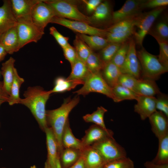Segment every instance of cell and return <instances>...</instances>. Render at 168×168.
I'll use <instances>...</instances> for the list:
<instances>
[{
    "label": "cell",
    "mask_w": 168,
    "mask_h": 168,
    "mask_svg": "<svg viewBox=\"0 0 168 168\" xmlns=\"http://www.w3.org/2000/svg\"><path fill=\"white\" fill-rule=\"evenodd\" d=\"M64 55L65 58L70 63L72 66L78 58L75 49L68 44L63 48Z\"/></svg>",
    "instance_id": "ee69618b"
},
{
    "label": "cell",
    "mask_w": 168,
    "mask_h": 168,
    "mask_svg": "<svg viewBox=\"0 0 168 168\" xmlns=\"http://www.w3.org/2000/svg\"><path fill=\"white\" fill-rule=\"evenodd\" d=\"M56 168H62L60 164L59 159V156L58 155V156L57 160L56 161Z\"/></svg>",
    "instance_id": "db71d44e"
},
{
    "label": "cell",
    "mask_w": 168,
    "mask_h": 168,
    "mask_svg": "<svg viewBox=\"0 0 168 168\" xmlns=\"http://www.w3.org/2000/svg\"><path fill=\"white\" fill-rule=\"evenodd\" d=\"M20 49L31 42H37L44 34V30L35 25L30 18L17 19L16 25Z\"/></svg>",
    "instance_id": "5b68a950"
},
{
    "label": "cell",
    "mask_w": 168,
    "mask_h": 168,
    "mask_svg": "<svg viewBox=\"0 0 168 168\" xmlns=\"http://www.w3.org/2000/svg\"><path fill=\"white\" fill-rule=\"evenodd\" d=\"M9 96L6 93L3 88V82L0 81V99L3 100L8 101Z\"/></svg>",
    "instance_id": "f907efd6"
},
{
    "label": "cell",
    "mask_w": 168,
    "mask_h": 168,
    "mask_svg": "<svg viewBox=\"0 0 168 168\" xmlns=\"http://www.w3.org/2000/svg\"><path fill=\"white\" fill-rule=\"evenodd\" d=\"M53 9L55 16L92 23L90 17L81 12L73 1L65 0H44Z\"/></svg>",
    "instance_id": "277c9868"
},
{
    "label": "cell",
    "mask_w": 168,
    "mask_h": 168,
    "mask_svg": "<svg viewBox=\"0 0 168 168\" xmlns=\"http://www.w3.org/2000/svg\"><path fill=\"white\" fill-rule=\"evenodd\" d=\"M49 33L54 38L62 49L66 47L69 44L68 43L69 38L63 35L57 30L54 27L52 26L50 28Z\"/></svg>",
    "instance_id": "f6af8a7d"
},
{
    "label": "cell",
    "mask_w": 168,
    "mask_h": 168,
    "mask_svg": "<svg viewBox=\"0 0 168 168\" xmlns=\"http://www.w3.org/2000/svg\"><path fill=\"white\" fill-rule=\"evenodd\" d=\"M84 83L83 81L69 80L62 77H59L55 79L54 86L50 91L51 93L63 92L70 91L77 86L83 84Z\"/></svg>",
    "instance_id": "83f0119b"
},
{
    "label": "cell",
    "mask_w": 168,
    "mask_h": 168,
    "mask_svg": "<svg viewBox=\"0 0 168 168\" xmlns=\"http://www.w3.org/2000/svg\"><path fill=\"white\" fill-rule=\"evenodd\" d=\"M156 98V108L163 113L168 118V97L161 92L157 95Z\"/></svg>",
    "instance_id": "7bdbcfd3"
},
{
    "label": "cell",
    "mask_w": 168,
    "mask_h": 168,
    "mask_svg": "<svg viewBox=\"0 0 168 168\" xmlns=\"http://www.w3.org/2000/svg\"><path fill=\"white\" fill-rule=\"evenodd\" d=\"M64 148H71L82 150L83 148L82 142L73 135L70 128L69 119L67 121L62 136Z\"/></svg>",
    "instance_id": "d4e9b609"
},
{
    "label": "cell",
    "mask_w": 168,
    "mask_h": 168,
    "mask_svg": "<svg viewBox=\"0 0 168 168\" xmlns=\"http://www.w3.org/2000/svg\"><path fill=\"white\" fill-rule=\"evenodd\" d=\"M50 23L62 25L80 34L96 35L106 38L108 33L106 29H100L92 26L84 22L56 16L52 18Z\"/></svg>",
    "instance_id": "9c48e42d"
},
{
    "label": "cell",
    "mask_w": 168,
    "mask_h": 168,
    "mask_svg": "<svg viewBox=\"0 0 168 168\" xmlns=\"http://www.w3.org/2000/svg\"><path fill=\"white\" fill-rule=\"evenodd\" d=\"M85 63L91 73L101 72L105 65L99 55L94 52L93 50L87 58Z\"/></svg>",
    "instance_id": "74e56055"
},
{
    "label": "cell",
    "mask_w": 168,
    "mask_h": 168,
    "mask_svg": "<svg viewBox=\"0 0 168 168\" xmlns=\"http://www.w3.org/2000/svg\"><path fill=\"white\" fill-rule=\"evenodd\" d=\"M73 44L78 58L85 63L87 58L92 50L77 34L76 36Z\"/></svg>",
    "instance_id": "d590c367"
},
{
    "label": "cell",
    "mask_w": 168,
    "mask_h": 168,
    "mask_svg": "<svg viewBox=\"0 0 168 168\" xmlns=\"http://www.w3.org/2000/svg\"><path fill=\"white\" fill-rule=\"evenodd\" d=\"M135 92L138 96H154L161 92L155 80L141 78L138 80Z\"/></svg>",
    "instance_id": "7402d4cb"
},
{
    "label": "cell",
    "mask_w": 168,
    "mask_h": 168,
    "mask_svg": "<svg viewBox=\"0 0 168 168\" xmlns=\"http://www.w3.org/2000/svg\"><path fill=\"white\" fill-rule=\"evenodd\" d=\"M51 94L50 90L45 91L41 86H30L24 92V98L21 99L19 103L30 110L44 131L48 127L46 119L45 105Z\"/></svg>",
    "instance_id": "6da1fadb"
},
{
    "label": "cell",
    "mask_w": 168,
    "mask_h": 168,
    "mask_svg": "<svg viewBox=\"0 0 168 168\" xmlns=\"http://www.w3.org/2000/svg\"></svg>",
    "instance_id": "94428289"
},
{
    "label": "cell",
    "mask_w": 168,
    "mask_h": 168,
    "mask_svg": "<svg viewBox=\"0 0 168 168\" xmlns=\"http://www.w3.org/2000/svg\"><path fill=\"white\" fill-rule=\"evenodd\" d=\"M69 168H86L84 161L82 156L77 161Z\"/></svg>",
    "instance_id": "816d5d0a"
},
{
    "label": "cell",
    "mask_w": 168,
    "mask_h": 168,
    "mask_svg": "<svg viewBox=\"0 0 168 168\" xmlns=\"http://www.w3.org/2000/svg\"><path fill=\"white\" fill-rule=\"evenodd\" d=\"M138 15L118 21L106 29L108 32L112 33L126 31L133 29Z\"/></svg>",
    "instance_id": "836d02e7"
},
{
    "label": "cell",
    "mask_w": 168,
    "mask_h": 168,
    "mask_svg": "<svg viewBox=\"0 0 168 168\" xmlns=\"http://www.w3.org/2000/svg\"><path fill=\"white\" fill-rule=\"evenodd\" d=\"M15 59L12 57L2 64L1 73L2 76L3 81V88L5 91L9 96L13 82Z\"/></svg>",
    "instance_id": "44dd1931"
},
{
    "label": "cell",
    "mask_w": 168,
    "mask_h": 168,
    "mask_svg": "<svg viewBox=\"0 0 168 168\" xmlns=\"http://www.w3.org/2000/svg\"><path fill=\"white\" fill-rule=\"evenodd\" d=\"M102 71V76L110 86L112 88L118 84L122 73L120 69L112 61L105 64Z\"/></svg>",
    "instance_id": "cb8c5ba5"
},
{
    "label": "cell",
    "mask_w": 168,
    "mask_h": 168,
    "mask_svg": "<svg viewBox=\"0 0 168 168\" xmlns=\"http://www.w3.org/2000/svg\"><path fill=\"white\" fill-rule=\"evenodd\" d=\"M148 119L152 130L158 139L168 134V118L163 113L156 110Z\"/></svg>",
    "instance_id": "9a60e30c"
},
{
    "label": "cell",
    "mask_w": 168,
    "mask_h": 168,
    "mask_svg": "<svg viewBox=\"0 0 168 168\" xmlns=\"http://www.w3.org/2000/svg\"><path fill=\"white\" fill-rule=\"evenodd\" d=\"M83 86L73 93L77 95L85 96L91 92L103 94L113 99L112 88L110 86L103 78L101 72L90 73L84 81Z\"/></svg>",
    "instance_id": "8992f818"
},
{
    "label": "cell",
    "mask_w": 168,
    "mask_h": 168,
    "mask_svg": "<svg viewBox=\"0 0 168 168\" xmlns=\"http://www.w3.org/2000/svg\"><path fill=\"white\" fill-rule=\"evenodd\" d=\"M114 133L111 130L104 129L97 125L91 126L85 131V134L81 141L83 147L91 146L95 143L108 137H113Z\"/></svg>",
    "instance_id": "4fadbf2b"
},
{
    "label": "cell",
    "mask_w": 168,
    "mask_h": 168,
    "mask_svg": "<svg viewBox=\"0 0 168 168\" xmlns=\"http://www.w3.org/2000/svg\"><path fill=\"white\" fill-rule=\"evenodd\" d=\"M113 101L119 102L125 100H136L138 95L134 91L117 84L112 88Z\"/></svg>",
    "instance_id": "f546056e"
},
{
    "label": "cell",
    "mask_w": 168,
    "mask_h": 168,
    "mask_svg": "<svg viewBox=\"0 0 168 168\" xmlns=\"http://www.w3.org/2000/svg\"><path fill=\"white\" fill-rule=\"evenodd\" d=\"M107 110L102 106L99 107L96 110L91 114H87L84 116L83 119L86 122L94 123L102 128L106 129L104 119L105 114Z\"/></svg>",
    "instance_id": "e575fe53"
},
{
    "label": "cell",
    "mask_w": 168,
    "mask_h": 168,
    "mask_svg": "<svg viewBox=\"0 0 168 168\" xmlns=\"http://www.w3.org/2000/svg\"><path fill=\"white\" fill-rule=\"evenodd\" d=\"M156 40L159 46V54L157 56L161 64L168 69V44L167 40H164L156 35L153 31L148 33Z\"/></svg>",
    "instance_id": "d6a6232c"
},
{
    "label": "cell",
    "mask_w": 168,
    "mask_h": 168,
    "mask_svg": "<svg viewBox=\"0 0 168 168\" xmlns=\"http://www.w3.org/2000/svg\"><path fill=\"white\" fill-rule=\"evenodd\" d=\"M158 152L151 161L156 164H168V134L158 139Z\"/></svg>",
    "instance_id": "4dcf8cb0"
},
{
    "label": "cell",
    "mask_w": 168,
    "mask_h": 168,
    "mask_svg": "<svg viewBox=\"0 0 168 168\" xmlns=\"http://www.w3.org/2000/svg\"><path fill=\"white\" fill-rule=\"evenodd\" d=\"M86 5V10L89 13H93L99 5L102 2L101 0H83Z\"/></svg>",
    "instance_id": "c3c4849f"
},
{
    "label": "cell",
    "mask_w": 168,
    "mask_h": 168,
    "mask_svg": "<svg viewBox=\"0 0 168 168\" xmlns=\"http://www.w3.org/2000/svg\"><path fill=\"white\" fill-rule=\"evenodd\" d=\"M40 0H11L12 10L16 19L30 18L32 9Z\"/></svg>",
    "instance_id": "e0dca14e"
},
{
    "label": "cell",
    "mask_w": 168,
    "mask_h": 168,
    "mask_svg": "<svg viewBox=\"0 0 168 168\" xmlns=\"http://www.w3.org/2000/svg\"><path fill=\"white\" fill-rule=\"evenodd\" d=\"M77 34L93 51L101 50L109 43L105 38L99 36Z\"/></svg>",
    "instance_id": "1f68e13d"
},
{
    "label": "cell",
    "mask_w": 168,
    "mask_h": 168,
    "mask_svg": "<svg viewBox=\"0 0 168 168\" xmlns=\"http://www.w3.org/2000/svg\"><path fill=\"white\" fill-rule=\"evenodd\" d=\"M54 16L55 14L51 7L44 0H40L33 7L30 18L35 25L44 30L45 28Z\"/></svg>",
    "instance_id": "30bf717a"
},
{
    "label": "cell",
    "mask_w": 168,
    "mask_h": 168,
    "mask_svg": "<svg viewBox=\"0 0 168 168\" xmlns=\"http://www.w3.org/2000/svg\"><path fill=\"white\" fill-rule=\"evenodd\" d=\"M144 166L146 168H168V164H156L151 161H146Z\"/></svg>",
    "instance_id": "681fc988"
},
{
    "label": "cell",
    "mask_w": 168,
    "mask_h": 168,
    "mask_svg": "<svg viewBox=\"0 0 168 168\" xmlns=\"http://www.w3.org/2000/svg\"><path fill=\"white\" fill-rule=\"evenodd\" d=\"M134 106V111L140 116L142 120H144L156 111V98L154 96H138Z\"/></svg>",
    "instance_id": "5bb4252c"
},
{
    "label": "cell",
    "mask_w": 168,
    "mask_h": 168,
    "mask_svg": "<svg viewBox=\"0 0 168 168\" xmlns=\"http://www.w3.org/2000/svg\"><path fill=\"white\" fill-rule=\"evenodd\" d=\"M168 5V0H145L142 6V9L145 8H156L166 7Z\"/></svg>",
    "instance_id": "7dc6e473"
},
{
    "label": "cell",
    "mask_w": 168,
    "mask_h": 168,
    "mask_svg": "<svg viewBox=\"0 0 168 168\" xmlns=\"http://www.w3.org/2000/svg\"><path fill=\"white\" fill-rule=\"evenodd\" d=\"M79 97L65 99L59 108L53 110H46V119L48 126H50L56 139L59 155L64 149L62 142V136L68 115L79 102Z\"/></svg>",
    "instance_id": "7a4b0ae2"
},
{
    "label": "cell",
    "mask_w": 168,
    "mask_h": 168,
    "mask_svg": "<svg viewBox=\"0 0 168 168\" xmlns=\"http://www.w3.org/2000/svg\"><path fill=\"white\" fill-rule=\"evenodd\" d=\"M91 23L101 24L111 20L112 14L110 3L107 1L102 2L90 16Z\"/></svg>",
    "instance_id": "603a6c76"
},
{
    "label": "cell",
    "mask_w": 168,
    "mask_h": 168,
    "mask_svg": "<svg viewBox=\"0 0 168 168\" xmlns=\"http://www.w3.org/2000/svg\"><path fill=\"white\" fill-rule=\"evenodd\" d=\"M144 0H127L119 10L112 13V21L114 24L122 20L136 16L140 13Z\"/></svg>",
    "instance_id": "7c38bea8"
},
{
    "label": "cell",
    "mask_w": 168,
    "mask_h": 168,
    "mask_svg": "<svg viewBox=\"0 0 168 168\" xmlns=\"http://www.w3.org/2000/svg\"><path fill=\"white\" fill-rule=\"evenodd\" d=\"M122 73L130 74L137 79L141 78V66L137 54L136 43L133 38L129 41V47L123 67Z\"/></svg>",
    "instance_id": "8fae6325"
},
{
    "label": "cell",
    "mask_w": 168,
    "mask_h": 168,
    "mask_svg": "<svg viewBox=\"0 0 168 168\" xmlns=\"http://www.w3.org/2000/svg\"><path fill=\"white\" fill-rule=\"evenodd\" d=\"M46 136L47 150V159L51 168H56L57 158L59 155L58 146L56 139L51 128L48 127L44 130Z\"/></svg>",
    "instance_id": "d6986e66"
},
{
    "label": "cell",
    "mask_w": 168,
    "mask_h": 168,
    "mask_svg": "<svg viewBox=\"0 0 168 168\" xmlns=\"http://www.w3.org/2000/svg\"><path fill=\"white\" fill-rule=\"evenodd\" d=\"M44 168H51L47 161L45 163Z\"/></svg>",
    "instance_id": "11a10c76"
},
{
    "label": "cell",
    "mask_w": 168,
    "mask_h": 168,
    "mask_svg": "<svg viewBox=\"0 0 168 168\" xmlns=\"http://www.w3.org/2000/svg\"><path fill=\"white\" fill-rule=\"evenodd\" d=\"M4 168V167H3V168Z\"/></svg>",
    "instance_id": "91938a15"
},
{
    "label": "cell",
    "mask_w": 168,
    "mask_h": 168,
    "mask_svg": "<svg viewBox=\"0 0 168 168\" xmlns=\"http://www.w3.org/2000/svg\"><path fill=\"white\" fill-rule=\"evenodd\" d=\"M133 161L127 157L105 163L102 168H134Z\"/></svg>",
    "instance_id": "60d3db41"
},
{
    "label": "cell",
    "mask_w": 168,
    "mask_h": 168,
    "mask_svg": "<svg viewBox=\"0 0 168 168\" xmlns=\"http://www.w3.org/2000/svg\"><path fill=\"white\" fill-rule=\"evenodd\" d=\"M30 168H37L35 165L31 166Z\"/></svg>",
    "instance_id": "6f0895ef"
},
{
    "label": "cell",
    "mask_w": 168,
    "mask_h": 168,
    "mask_svg": "<svg viewBox=\"0 0 168 168\" xmlns=\"http://www.w3.org/2000/svg\"><path fill=\"white\" fill-rule=\"evenodd\" d=\"M129 47V41L122 44L111 61L121 70L124 64Z\"/></svg>",
    "instance_id": "f35d334b"
},
{
    "label": "cell",
    "mask_w": 168,
    "mask_h": 168,
    "mask_svg": "<svg viewBox=\"0 0 168 168\" xmlns=\"http://www.w3.org/2000/svg\"><path fill=\"white\" fill-rule=\"evenodd\" d=\"M81 150L71 148H64L59 159L62 168H69L81 157Z\"/></svg>",
    "instance_id": "4316f807"
},
{
    "label": "cell",
    "mask_w": 168,
    "mask_h": 168,
    "mask_svg": "<svg viewBox=\"0 0 168 168\" xmlns=\"http://www.w3.org/2000/svg\"><path fill=\"white\" fill-rule=\"evenodd\" d=\"M138 79L130 74L122 73L119 78L118 84L135 92Z\"/></svg>",
    "instance_id": "b9f144b4"
},
{
    "label": "cell",
    "mask_w": 168,
    "mask_h": 168,
    "mask_svg": "<svg viewBox=\"0 0 168 168\" xmlns=\"http://www.w3.org/2000/svg\"><path fill=\"white\" fill-rule=\"evenodd\" d=\"M17 19L12 12L11 0H4L0 6V35L2 33L15 26Z\"/></svg>",
    "instance_id": "2e32d148"
},
{
    "label": "cell",
    "mask_w": 168,
    "mask_h": 168,
    "mask_svg": "<svg viewBox=\"0 0 168 168\" xmlns=\"http://www.w3.org/2000/svg\"><path fill=\"white\" fill-rule=\"evenodd\" d=\"M0 43L7 54H12L20 49V41L16 26L0 35Z\"/></svg>",
    "instance_id": "ac0fdd59"
},
{
    "label": "cell",
    "mask_w": 168,
    "mask_h": 168,
    "mask_svg": "<svg viewBox=\"0 0 168 168\" xmlns=\"http://www.w3.org/2000/svg\"><path fill=\"white\" fill-rule=\"evenodd\" d=\"M7 54L2 45L0 43V62L4 59Z\"/></svg>",
    "instance_id": "f5cc1de1"
},
{
    "label": "cell",
    "mask_w": 168,
    "mask_h": 168,
    "mask_svg": "<svg viewBox=\"0 0 168 168\" xmlns=\"http://www.w3.org/2000/svg\"><path fill=\"white\" fill-rule=\"evenodd\" d=\"M91 146L99 152L105 163L127 157L124 148L116 141L113 137L106 138Z\"/></svg>",
    "instance_id": "52a82bcc"
},
{
    "label": "cell",
    "mask_w": 168,
    "mask_h": 168,
    "mask_svg": "<svg viewBox=\"0 0 168 168\" xmlns=\"http://www.w3.org/2000/svg\"><path fill=\"white\" fill-rule=\"evenodd\" d=\"M24 82V79L19 76L17 69L15 68L10 94L7 101L9 105H11L16 104H19L21 99L19 96L20 88Z\"/></svg>",
    "instance_id": "f1b7e54d"
},
{
    "label": "cell",
    "mask_w": 168,
    "mask_h": 168,
    "mask_svg": "<svg viewBox=\"0 0 168 168\" xmlns=\"http://www.w3.org/2000/svg\"><path fill=\"white\" fill-rule=\"evenodd\" d=\"M81 152L86 168H97L105 163L99 152L91 146L84 147Z\"/></svg>",
    "instance_id": "ffe728a7"
},
{
    "label": "cell",
    "mask_w": 168,
    "mask_h": 168,
    "mask_svg": "<svg viewBox=\"0 0 168 168\" xmlns=\"http://www.w3.org/2000/svg\"><path fill=\"white\" fill-rule=\"evenodd\" d=\"M71 67V72L66 78L68 80L84 82L91 73L85 63L78 58Z\"/></svg>",
    "instance_id": "484cf974"
},
{
    "label": "cell",
    "mask_w": 168,
    "mask_h": 168,
    "mask_svg": "<svg viewBox=\"0 0 168 168\" xmlns=\"http://www.w3.org/2000/svg\"><path fill=\"white\" fill-rule=\"evenodd\" d=\"M166 7H158L144 13H140L136 18L135 26L138 29L133 33L135 42L142 46L143 40L147 34L154 21L163 12Z\"/></svg>",
    "instance_id": "ba28073f"
},
{
    "label": "cell",
    "mask_w": 168,
    "mask_h": 168,
    "mask_svg": "<svg viewBox=\"0 0 168 168\" xmlns=\"http://www.w3.org/2000/svg\"><path fill=\"white\" fill-rule=\"evenodd\" d=\"M6 102V101L4 100L0 99V106L2 104Z\"/></svg>",
    "instance_id": "9f6ffc18"
},
{
    "label": "cell",
    "mask_w": 168,
    "mask_h": 168,
    "mask_svg": "<svg viewBox=\"0 0 168 168\" xmlns=\"http://www.w3.org/2000/svg\"><path fill=\"white\" fill-rule=\"evenodd\" d=\"M161 38L167 40L168 38V26L166 22L161 21L156 25L155 30L153 31Z\"/></svg>",
    "instance_id": "bcb514c9"
},
{
    "label": "cell",
    "mask_w": 168,
    "mask_h": 168,
    "mask_svg": "<svg viewBox=\"0 0 168 168\" xmlns=\"http://www.w3.org/2000/svg\"><path fill=\"white\" fill-rule=\"evenodd\" d=\"M134 28L124 32L115 33L108 32L106 39L108 43L121 44L124 43L133 34Z\"/></svg>",
    "instance_id": "ab89813d"
},
{
    "label": "cell",
    "mask_w": 168,
    "mask_h": 168,
    "mask_svg": "<svg viewBox=\"0 0 168 168\" xmlns=\"http://www.w3.org/2000/svg\"><path fill=\"white\" fill-rule=\"evenodd\" d=\"M104 164H103V165H101L100 166H99L97 168H103V165H104Z\"/></svg>",
    "instance_id": "680465c9"
},
{
    "label": "cell",
    "mask_w": 168,
    "mask_h": 168,
    "mask_svg": "<svg viewBox=\"0 0 168 168\" xmlns=\"http://www.w3.org/2000/svg\"><path fill=\"white\" fill-rule=\"evenodd\" d=\"M122 44L109 43L101 50L98 55L105 65L111 61Z\"/></svg>",
    "instance_id": "8d00e7d4"
},
{
    "label": "cell",
    "mask_w": 168,
    "mask_h": 168,
    "mask_svg": "<svg viewBox=\"0 0 168 168\" xmlns=\"http://www.w3.org/2000/svg\"><path fill=\"white\" fill-rule=\"evenodd\" d=\"M141 66L142 77L155 80L168 69L159 61L158 57L148 52L144 48L137 51Z\"/></svg>",
    "instance_id": "3957f363"
}]
</instances>
